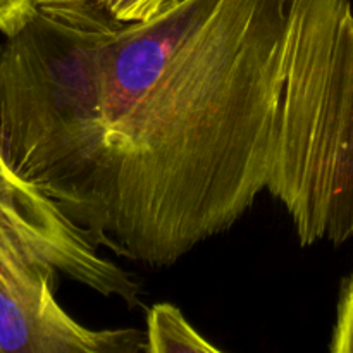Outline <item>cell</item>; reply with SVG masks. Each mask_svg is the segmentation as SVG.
Segmentation results:
<instances>
[{"label":"cell","mask_w":353,"mask_h":353,"mask_svg":"<svg viewBox=\"0 0 353 353\" xmlns=\"http://www.w3.org/2000/svg\"><path fill=\"white\" fill-rule=\"evenodd\" d=\"M147 353H217L181 310L171 303H157L147 314L145 348Z\"/></svg>","instance_id":"obj_3"},{"label":"cell","mask_w":353,"mask_h":353,"mask_svg":"<svg viewBox=\"0 0 353 353\" xmlns=\"http://www.w3.org/2000/svg\"><path fill=\"white\" fill-rule=\"evenodd\" d=\"M330 350L333 353H353V274L341 288Z\"/></svg>","instance_id":"obj_4"},{"label":"cell","mask_w":353,"mask_h":353,"mask_svg":"<svg viewBox=\"0 0 353 353\" xmlns=\"http://www.w3.org/2000/svg\"><path fill=\"white\" fill-rule=\"evenodd\" d=\"M107 12L123 23H138L157 16L174 0H99Z\"/></svg>","instance_id":"obj_5"},{"label":"cell","mask_w":353,"mask_h":353,"mask_svg":"<svg viewBox=\"0 0 353 353\" xmlns=\"http://www.w3.org/2000/svg\"><path fill=\"white\" fill-rule=\"evenodd\" d=\"M37 0H0V33L14 37L24 28Z\"/></svg>","instance_id":"obj_6"},{"label":"cell","mask_w":353,"mask_h":353,"mask_svg":"<svg viewBox=\"0 0 353 353\" xmlns=\"http://www.w3.org/2000/svg\"><path fill=\"white\" fill-rule=\"evenodd\" d=\"M57 274L140 305V286L50 199L24 181L0 148V353H134V327L92 330L55 299Z\"/></svg>","instance_id":"obj_2"},{"label":"cell","mask_w":353,"mask_h":353,"mask_svg":"<svg viewBox=\"0 0 353 353\" xmlns=\"http://www.w3.org/2000/svg\"><path fill=\"white\" fill-rule=\"evenodd\" d=\"M0 148L100 248L165 268L264 193L353 238L352 0H37L0 43Z\"/></svg>","instance_id":"obj_1"}]
</instances>
